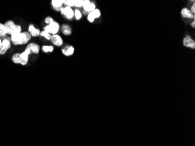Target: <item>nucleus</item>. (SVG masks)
Masks as SVG:
<instances>
[{
    "instance_id": "f257e3e1",
    "label": "nucleus",
    "mask_w": 195,
    "mask_h": 146,
    "mask_svg": "<svg viewBox=\"0 0 195 146\" xmlns=\"http://www.w3.org/2000/svg\"><path fill=\"white\" fill-rule=\"evenodd\" d=\"M40 46L39 44L35 42L29 43L24 50L29 56L32 54L38 55L40 53Z\"/></svg>"
},
{
    "instance_id": "f03ea898",
    "label": "nucleus",
    "mask_w": 195,
    "mask_h": 146,
    "mask_svg": "<svg viewBox=\"0 0 195 146\" xmlns=\"http://www.w3.org/2000/svg\"><path fill=\"white\" fill-rule=\"evenodd\" d=\"M60 29V25L59 24L58 22H56L55 21H54L49 25H46L43 28V30L51 34L52 35L57 34Z\"/></svg>"
},
{
    "instance_id": "7ed1b4c3",
    "label": "nucleus",
    "mask_w": 195,
    "mask_h": 146,
    "mask_svg": "<svg viewBox=\"0 0 195 146\" xmlns=\"http://www.w3.org/2000/svg\"><path fill=\"white\" fill-rule=\"evenodd\" d=\"M60 12L61 14L68 20H72L74 18V10L71 7L63 6Z\"/></svg>"
},
{
    "instance_id": "20e7f679",
    "label": "nucleus",
    "mask_w": 195,
    "mask_h": 146,
    "mask_svg": "<svg viewBox=\"0 0 195 146\" xmlns=\"http://www.w3.org/2000/svg\"><path fill=\"white\" fill-rule=\"evenodd\" d=\"M11 43L10 39L6 38L2 41L1 45L0 46V55H4L6 52L11 48Z\"/></svg>"
},
{
    "instance_id": "39448f33",
    "label": "nucleus",
    "mask_w": 195,
    "mask_h": 146,
    "mask_svg": "<svg viewBox=\"0 0 195 146\" xmlns=\"http://www.w3.org/2000/svg\"><path fill=\"white\" fill-rule=\"evenodd\" d=\"M183 45L185 47L192 49H195V40L189 35H186L183 39Z\"/></svg>"
},
{
    "instance_id": "423d86ee",
    "label": "nucleus",
    "mask_w": 195,
    "mask_h": 146,
    "mask_svg": "<svg viewBox=\"0 0 195 146\" xmlns=\"http://www.w3.org/2000/svg\"><path fill=\"white\" fill-rule=\"evenodd\" d=\"M83 8L84 9V11L87 12L88 14L96 8L95 2H91L89 0H84Z\"/></svg>"
},
{
    "instance_id": "0eeeda50",
    "label": "nucleus",
    "mask_w": 195,
    "mask_h": 146,
    "mask_svg": "<svg viewBox=\"0 0 195 146\" xmlns=\"http://www.w3.org/2000/svg\"><path fill=\"white\" fill-rule=\"evenodd\" d=\"M74 52L75 48L72 45H67L61 49L62 54L66 57H69L73 55Z\"/></svg>"
},
{
    "instance_id": "6e6552de",
    "label": "nucleus",
    "mask_w": 195,
    "mask_h": 146,
    "mask_svg": "<svg viewBox=\"0 0 195 146\" xmlns=\"http://www.w3.org/2000/svg\"><path fill=\"white\" fill-rule=\"evenodd\" d=\"M50 41L54 46H56L57 47H60L63 45V38L61 36L57 34L52 35Z\"/></svg>"
},
{
    "instance_id": "1a4fd4ad",
    "label": "nucleus",
    "mask_w": 195,
    "mask_h": 146,
    "mask_svg": "<svg viewBox=\"0 0 195 146\" xmlns=\"http://www.w3.org/2000/svg\"><path fill=\"white\" fill-rule=\"evenodd\" d=\"M181 14L182 17L184 18L191 19L192 18L195 19V15L191 11V10L189 8H188L186 7H185L182 9V10L181 11Z\"/></svg>"
},
{
    "instance_id": "9d476101",
    "label": "nucleus",
    "mask_w": 195,
    "mask_h": 146,
    "mask_svg": "<svg viewBox=\"0 0 195 146\" xmlns=\"http://www.w3.org/2000/svg\"><path fill=\"white\" fill-rule=\"evenodd\" d=\"M28 32L30 33L31 37H36L40 36L41 31L40 29L36 28L33 24H30L28 27Z\"/></svg>"
},
{
    "instance_id": "9b49d317",
    "label": "nucleus",
    "mask_w": 195,
    "mask_h": 146,
    "mask_svg": "<svg viewBox=\"0 0 195 146\" xmlns=\"http://www.w3.org/2000/svg\"><path fill=\"white\" fill-rule=\"evenodd\" d=\"M32 37L30 35V33L27 32L25 31L21 33V42H20V45H23L27 44L28 42L30 41Z\"/></svg>"
},
{
    "instance_id": "f8f14e48",
    "label": "nucleus",
    "mask_w": 195,
    "mask_h": 146,
    "mask_svg": "<svg viewBox=\"0 0 195 146\" xmlns=\"http://www.w3.org/2000/svg\"><path fill=\"white\" fill-rule=\"evenodd\" d=\"M64 2V1H62V0H52L51 1V5L52 6V8L55 11H60L61 9L63 8Z\"/></svg>"
},
{
    "instance_id": "ddd939ff",
    "label": "nucleus",
    "mask_w": 195,
    "mask_h": 146,
    "mask_svg": "<svg viewBox=\"0 0 195 146\" xmlns=\"http://www.w3.org/2000/svg\"><path fill=\"white\" fill-rule=\"evenodd\" d=\"M60 30L61 33L65 36H70L72 34V29L68 24H63L60 27Z\"/></svg>"
},
{
    "instance_id": "4468645a",
    "label": "nucleus",
    "mask_w": 195,
    "mask_h": 146,
    "mask_svg": "<svg viewBox=\"0 0 195 146\" xmlns=\"http://www.w3.org/2000/svg\"><path fill=\"white\" fill-rule=\"evenodd\" d=\"M15 25V24L11 20H8L5 23L4 28H5V29L7 34L11 35Z\"/></svg>"
},
{
    "instance_id": "2eb2a0df",
    "label": "nucleus",
    "mask_w": 195,
    "mask_h": 146,
    "mask_svg": "<svg viewBox=\"0 0 195 146\" xmlns=\"http://www.w3.org/2000/svg\"><path fill=\"white\" fill-rule=\"evenodd\" d=\"M21 33L11 36L10 40H11V42L14 45H15V46L20 45V42H21Z\"/></svg>"
},
{
    "instance_id": "dca6fc26",
    "label": "nucleus",
    "mask_w": 195,
    "mask_h": 146,
    "mask_svg": "<svg viewBox=\"0 0 195 146\" xmlns=\"http://www.w3.org/2000/svg\"><path fill=\"white\" fill-rule=\"evenodd\" d=\"M29 58V56L25 51L20 53V64L22 65H26L28 64Z\"/></svg>"
},
{
    "instance_id": "f3484780",
    "label": "nucleus",
    "mask_w": 195,
    "mask_h": 146,
    "mask_svg": "<svg viewBox=\"0 0 195 146\" xmlns=\"http://www.w3.org/2000/svg\"><path fill=\"white\" fill-rule=\"evenodd\" d=\"M40 50L45 53H53L55 50V47L53 45H43L40 47Z\"/></svg>"
},
{
    "instance_id": "a211bd4d",
    "label": "nucleus",
    "mask_w": 195,
    "mask_h": 146,
    "mask_svg": "<svg viewBox=\"0 0 195 146\" xmlns=\"http://www.w3.org/2000/svg\"><path fill=\"white\" fill-rule=\"evenodd\" d=\"M22 32V27L21 25H17L15 24L14 29L12 30L11 33V36L13 35H16V34H18Z\"/></svg>"
},
{
    "instance_id": "6ab92c4d",
    "label": "nucleus",
    "mask_w": 195,
    "mask_h": 146,
    "mask_svg": "<svg viewBox=\"0 0 195 146\" xmlns=\"http://www.w3.org/2000/svg\"><path fill=\"white\" fill-rule=\"evenodd\" d=\"M12 61L15 64H20V53H17L14 54L12 57Z\"/></svg>"
},
{
    "instance_id": "aec40b11",
    "label": "nucleus",
    "mask_w": 195,
    "mask_h": 146,
    "mask_svg": "<svg viewBox=\"0 0 195 146\" xmlns=\"http://www.w3.org/2000/svg\"><path fill=\"white\" fill-rule=\"evenodd\" d=\"M74 17L77 21L80 20L83 17V14L78 9H76L74 10Z\"/></svg>"
},
{
    "instance_id": "412c9836",
    "label": "nucleus",
    "mask_w": 195,
    "mask_h": 146,
    "mask_svg": "<svg viewBox=\"0 0 195 146\" xmlns=\"http://www.w3.org/2000/svg\"><path fill=\"white\" fill-rule=\"evenodd\" d=\"M40 36L45 37L47 40H50L51 37H52V35L50 34V33H47V32H46L45 30H42L40 32Z\"/></svg>"
},
{
    "instance_id": "4be33fe9",
    "label": "nucleus",
    "mask_w": 195,
    "mask_h": 146,
    "mask_svg": "<svg viewBox=\"0 0 195 146\" xmlns=\"http://www.w3.org/2000/svg\"><path fill=\"white\" fill-rule=\"evenodd\" d=\"M91 12H92V15L94 17V18H95V19L100 18V17L101 16V10L99 9H98V8H96L95 10L92 11Z\"/></svg>"
},
{
    "instance_id": "5701e85b",
    "label": "nucleus",
    "mask_w": 195,
    "mask_h": 146,
    "mask_svg": "<svg viewBox=\"0 0 195 146\" xmlns=\"http://www.w3.org/2000/svg\"><path fill=\"white\" fill-rule=\"evenodd\" d=\"M64 5L65 6H70V7H73L75 6V0H67L64 1Z\"/></svg>"
},
{
    "instance_id": "b1692460",
    "label": "nucleus",
    "mask_w": 195,
    "mask_h": 146,
    "mask_svg": "<svg viewBox=\"0 0 195 146\" xmlns=\"http://www.w3.org/2000/svg\"><path fill=\"white\" fill-rule=\"evenodd\" d=\"M87 20L90 23H94L95 19L94 18V17L93 16L91 12H90L89 13H88V14L87 15Z\"/></svg>"
},
{
    "instance_id": "393cba45",
    "label": "nucleus",
    "mask_w": 195,
    "mask_h": 146,
    "mask_svg": "<svg viewBox=\"0 0 195 146\" xmlns=\"http://www.w3.org/2000/svg\"><path fill=\"white\" fill-rule=\"evenodd\" d=\"M84 0H76L75 1V6L76 8H81L83 6Z\"/></svg>"
},
{
    "instance_id": "a878e982",
    "label": "nucleus",
    "mask_w": 195,
    "mask_h": 146,
    "mask_svg": "<svg viewBox=\"0 0 195 146\" xmlns=\"http://www.w3.org/2000/svg\"><path fill=\"white\" fill-rule=\"evenodd\" d=\"M54 21V19L52 17H47L45 19V22L46 24V25H49Z\"/></svg>"
},
{
    "instance_id": "bb28decb",
    "label": "nucleus",
    "mask_w": 195,
    "mask_h": 146,
    "mask_svg": "<svg viewBox=\"0 0 195 146\" xmlns=\"http://www.w3.org/2000/svg\"><path fill=\"white\" fill-rule=\"evenodd\" d=\"M6 34H7V33H6V30H5V28H4V29H2V30H1L0 31V37H4V36H5Z\"/></svg>"
},
{
    "instance_id": "cd10ccee",
    "label": "nucleus",
    "mask_w": 195,
    "mask_h": 146,
    "mask_svg": "<svg viewBox=\"0 0 195 146\" xmlns=\"http://www.w3.org/2000/svg\"><path fill=\"white\" fill-rule=\"evenodd\" d=\"M191 11L195 15V3L194 2L193 4V5L191 6Z\"/></svg>"
},
{
    "instance_id": "c85d7f7f",
    "label": "nucleus",
    "mask_w": 195,
    "mask_h": 146,
    "mask_svg": "<svg viewBox=\"0 0 195 146\" xmlns=\"http://www.w3.org/2000/svg\"><path fill=\"white\" fill-rule=\"evenodd\" d=\"M4 28V24H2V23H0V31Z\"/></svg>"
},
{
    "instance_id": "c756f323",
    "label": "nucleus",
    "mask_w": 195,
    "mask_h": 146,
    "mask_svg": "<svg viewBox=\"0 0 195 146\" xmlns=\"http://www.w3.org/2000/svg\"><path fill=\"white\" fill-rule=\"evenodd\" d=\"M191 27H192V28H195V21H194L192 23H191Z\"/></svg>"
},
{
    "instance_id": "7c9ffc66",
    "label": "nucleus",
    "mask_w": 195,
    "mask_h": 146,
    "mask_svg": "<svg viewBox=\"0 0 195 146\" xmlns=\"http://www.w3.org/2000/svg\"><path fill=\"white\" fill-rule=\"evenodd\" d=\"M1 43H2V40H1V38H0V46H1Z\"/></svg>"
}]
</instances>
